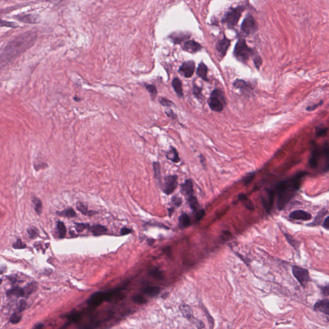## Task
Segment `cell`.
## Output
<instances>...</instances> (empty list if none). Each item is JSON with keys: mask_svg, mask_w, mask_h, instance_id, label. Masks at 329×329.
Wrapping results in <instances>:
<instances>
[{"mask_svg": "<svg viewBox=\"0 0 329 329\" xmlns=\"http://www.w3.org/2000/svg\"><path fill=\"white\" fill-rule=\"evenodd\" d=\"M37 39V34L36 32L28 31L19 35L10 41L0 55V67H5L13 62L31 48L36 42Z\"/></svg>", "mask_w": 329, "mask_h": 329, "instance_id": "1", "label": "cell"}, {"mask_svg": "<svg viewBox=\"0 0 329 329\" xmlns=\"http://www.w3.org/2000/svg\"><path fill=\"white\" fill-rule=\"evenodd\" d=\"M306 175L305 172H301L276 185L274 191L277 195V206L280 210L284 208L294 197Z\"/></svg>", "mask_w": 329, "mask_h": 329, "instance_id": "2", "label": "cell"}, {"mask_svg": "<svg viewBox=\"0 0 329 329\" xmlns=\"http://www.w3.org/2000/svg\"><path fill=\"white\" fill-rule=\"evenodd\" d=\"M328 144L326 142L323 147L314 146L308 163L312 168H318L322 158L328 161Z\"/></svg>", "mask_w": 329, "mask_h": 329, "instance_id": "3", "label": "cell"}, {"mask_svg": "<svg viewBox=\"0 0 329 329\" xmlns=\"http://www.w3.org/2000/svg\"><path fill=\"white\" fill-rule=\"evenodd\" d=\"M234 55L240 61L246 63L250 57H255L256 55L255 54L253 50L247 46L244 39H239L235 44Z\"/></svg>", "mask_w": 329, "mask_h": 329, "instance_id": "4", "label": "cell"}, {"mask_svg": "<svg viewBox=\"0 0 329 329\" xmlns=\"http://www.w3.org/2000/svg\"><path fill=\"white\" fill-rule=\"evenodd\" d=\"M210 109L216 112H220L226 105V99L222 92L220 89H214L211 92L208 99Z\"/></svg>", "mask_w": 329, "mask_h": 329, "instance_id": "5", "label": "cell"}, {"mask_svg": "<svg viewBox=\"0 0 329 329\" xmlns=\"http://www.w3.org/2000/svg\"><path fill=\"white\" fill-rule=\"evenodd\" d=\"M243 10L244 8L242 7L231 8L224 15L222 19V22L230 28L235 27L239 21Z\"/></svg>", "mask_w": 329, "mask_h": 329, "instance_id": "6", "label": "cell"}, {"mask_svg": "<svg viewBox=\"0 0 329 329\" xmlns=\"http://www.w3.org/2000/svg\"><path fill=\"white\" fill-rule=\"evenodd\" d=\"M119 289L110 291L108 292H95L89 298L88 303L92 307H97L104 302L109 300L116 292H118Z\"/></svg>", "mask_w": 329, "mask_h": 329, "instance_id": "7", "label": "cell"}, {"mask_svg": "<svg viewBox=\"0 0 329 329\" xmlns=\"http://www.w3.org/2000/svg\"><path fill=\"white\" fill-rule=\"evenodd\" d=\"M292 274L296 279L303 287H305L310 280L309 273L305 268L298 266H293L292 267Z\"/></svg>", "mask_w": 329, "mask_h": 329, "instance_id": "8", "label": "cell"}, {"mask_svg": "<svg viewBox=\"0 0 329 329\" xmlns=\"http://www.w3.org/2000/svg\"><path fill=\"white\" fill-rule=\"evenodd\" d=\"M178 186V176L176 175L168 176L165 178L163 190L165 194L170 195L175 190Z\"/></svg>", "mask_w": 329, "mask_h": 329, "instance_id": "9", "label": "cell"}, {"mask_svg": "<svg viewBox=\"0 0 329 329\" xmlns=\"http://www.w3.org/2000/svg\"><path fill=\"white\" fill-rule=\"evenodd\" d=\"M241 29L247 35L253 34L257 30V24L255 19L250 15L246 17L242 23Z\"/></svg>", "mask_w": 329, "mask_h": 329, "instance_id": "10", "label": "cell"}, {"mask_svg": "<svg viewBox=\"0 0 329 329\" xmlns=\"http://www.w3.org/2000/svg\"><path fill=\"white\" fill-rule=\"evenodd\" d=\"M195 64L193 60H189L183 63L179 69V72L186 78H190L195 72Z\"/></svg>", "mask_w": 329, "mask_h": 329, "instance_id": "11", "label": "cell"}, {"mask_svg": "<svg viewBox=\"0 0 329 329\" xmlns=\"http://www.w3.org/2000/svg\"><path fill=\"white\" fill-rule=\"evenodd\" d=\"M275 193L274 190L273 189H268L266 191V195L262 197V205L264 206L267 212H269L271 210L272 206L275 199Z\"/></svg>", "mask_w": 329, "mask_h": 329, "instance_id": "12", "label": "cell"}, {"mask_svg": "<svg viewBox=\"0 0 329 329\" xmlns=\"http://www.w3.org/2000/svg\"><path fill=\"white\" fill-rule=\"evenodd\" d=\"M14 19L18 20L19 21H21L24 23L28 24H36L39 22L38 18L35 15L31 14H23V15H15L13 16Z\"/></svg>", "mask_w": 329, "mask_h": 329, "instance_id": "13", "label": "cell"}, {"mask_svg": "<svg viewBox=\"0 0 329 329\" xmlns=\"http://www.w3.org/2000/svg\"><path fill=\"white\" fill-rule=\"evenodd\" d=\"M290 218L295 220L310 221L312 219V215L302 210H298L292 211L289 215Z\"/></svg>", "mask_w": 329, "mask_h": 329, "instance_id": "14", "label": "cell"}, {"mask_svg": "<svg viewBox=\"0 0 329 329\" xmlns=\"http://www.w3.org/2000/svg\"><path fill=\"white\" fill-rule=\"evenodd\" d=\"M230 45V40H229L226 37H224V38L217 44L216 48L217 51L221 54V57H224L226 55L227 50L228 49Z\"/></svg>", "mask_w": 329, "mask_h": 329, "instance_id": "15", "label": "cell"}, {"mask_svg": "<svg viewBox=\"0 0 329 329\" xmlns=\"http://www.w3.org/2000/svg\"><path fill=\"white\" fill-rule=\"evenodd\" d=\"M314 309L320 311L326 315L329 314V301L328 299H324L320 300L316 303L314 305Z\"/></svg>", "mask_w": 329, "mask_h": 329, "instance_id": "16", "label": "cell"}, {"mask_svg": "<svg viewBox=\"0 0 329 329\" xmlns=\"http://www.w3.org/2000/svg\"><path fill=\"white\" fill-rule=\"evenodd\" d=\"M201 49V46L194 40H189L185 43L183 50L190 53H195Z\"/></svg>", "mask_w": 329, "mask_h": 329, "instance_id": "17", "label": "cell"}, {"mask_svg": "<svg viewBox=\"0 0 329 329\" xmlns=\"http://www.w3.org/2000/svg\"><path fill=\"white\" fill-rule=\"evenodd\" d=\"M179 311L181 313L186 319L189 321H193L194 319L193 315V311H192L191 307L185 303H183L179 306Z\"/></svg>", "mask_w": 329, "mask_h": 329, "instance_id": "18", "label": "cell"}, {"mask_svg": "<svg viewBox=\"0 0 329 329\" xmlns=\"http://www.w3.org/2000/svg\"><path fill=\"white\" fill-rule=\"evenodd\" d=\"M181 190L183 193L189 197L191 195H194V189H193V183L191 179H187L185 181L183 184L181 185Z\"/></svg>", "mask_w": 329, "mask_h": 329, "instance_id": "19", "label": "cell"}, {"mask_svg": "<svg viewBox=\"0 0 329 329\" xmlns=\"http://www.w3.org/2000/svg\"><path fill=\"white\" fill-rule=\"evenodd\" d=\"M166 157L168 160L172 161L174 163H178L180 161V158L179 157V154L178 153L177 150L173 147H170V149L167 151V153L166 154Z\"/></svg>", "mask_w": 329, "mask_h": 329, "instance_id": "20", "label": "cell"}, {"mask_svg": "<svg viewBox=\"0 0 329 329\" xmlns=\"http://www.w3.org/2000/svg\"><path fill=\"white\" fill-rule=\"evenodd\" d=\"M172 85L173 88L174 89L175 92L178 95V97H183V87H182V83L181 81L179 78H174V80L172 82Z\"/></svg>", "mask_w": 329, "mask_h": 329, "instance_id": "21", "label": "cell"}, {"mask_svg": "<svg viewBox=\"0 0 329 329\" xmlns=\"http://www.w3.org/2000/svg\"><path fill=\"white\" fill-rule=\"evenodd\" d=\"M207 73H208V68H207L206 66L203 63H201L198 66V68L197 69V74L202 79L208 81V77H207Z\"/></svg>", "mask_w": 329, "mask_h": 329, "instance_id": "22", "label": "cell"}, {"mask_svg": "<svg viewBox=\"0 0 329 329\" xmlns=\"http://www.w3.org/2000/svg\"><path fill=\"white\" fill-rule=\"evenodd\" d=\"M189 37H190L189 35H188L185 33H181V32L174 33L173 34H172L170 36V38L173 40V42H174L175 43H180L182 41H183V40L189 39Z\"/></svg>", "mask_w": 329, "mask_h": 329, "instance_id": "23", "label": "cell"}, {"mask_svg": "<svg viewBox=\"0 0 329 329\" xmlns=\"http://www.w3.org/2000/svg\"><path fill=\"white\" fill-rule=\"evenodd\" d=\"M90 231L93 235L98 236V235H100L105 234V233L107 231V228H106V227L104 226L97 224V225H93L91 227Z\"/></svg>", "mask_w": 329, "mask_h": 329, "instance_id": "24", "label": "cell"}, {"mask_svg": "<svg viewBox=\"0 0 329 329\" xmlns=\"http://www.w3.org/2000/svg\"><path fill=\"white\" fill-rule=\"evenodd\" d=\"M143 291L147 295H149L150 296H156L160 294L161 289L159 287L148 286L145 287Z\"/></svg>", "mask_w": 329, "mask_h": 329, "instance_id": "25", "label": "cell"}, {"mask_svg": "<svg viewBox=\"0 0 329 329\" xmlns=\"http://www.w3.org/2000/svg\"><path fill=\"white\" fill-rule=\"evenodd\" d=\"M190 224V219L186 214H183L179 217V226L181 228H185Z\"/></svg>", "mask_w": 329, "mask_h": 329, "instance_id": "26", "label": "cell"}, {"mask_svg": "<svg viewBox=\"0 0 329 329\" xmlns=\"http://www.w3.org/2000/svg\"><path fill=\"white\" fill-rule=\"evenodd\" d=\"M327 212H328L327 210H326L325 208L323 209L322 210H321L318 214V215L316 216L314 220V221L311 224V225H312V226H317V225L320 224L324 216H325L327 214Z\"/></svg>", "mask_w": 329, "mask_h": 329, "instance_id": "27", "label": "cell"}, {"mask_svg": "<svg viewBox=\"0 0 329 329\" xmlns=\"http://www.w3.org/2000/svg\"><path fill=\"white\" fill-rule=\"evenodd\" d=\"M239 198L240 201H241L243 203H244V205H245V206L247 209L251 211L254 210L253 204V202L250 199H248V198H247L246 195L242 194H240L239 196Z\"/></svg>", "mask_w": 329, "mask_h": 329, "instance_id": "28", "label": "cell"}, {"mask_svg": "<svg viewBox=\"0 0 329 329\" xmlns=\"http://www.w3.org/2000/svg\"><path fill=\"white\" fill-rule=\"evenodd\" d=\"M153 169L154 171L155 178L158 181V183L161 182V165L158 161H154L153 164Z\"/></svg>", "mask_w": 329, "mask_h": 329, "instance_id": "29", "label": "cell"}, {"mask_svg": "<svg viewBox=\"0 0 329 329\" xmlns=\"http://www.w3.org/2000/svg\"><path fill=\"white\" fill-rule=\"evenodd\" d=\"M234 85L235 88L237 89H240L244 91H247L249 89V85H247V84L243 80H240V79L236 80L234 84Z\"/></svg>", "mask_w": 329, "mask_h": 329, "instance_id": "30", "label": "cell"}, {"mask_svg": "<svg viewBox=\"0 0 329 329\" xmlns=\"http://www.w3.org/2000/svg\"><path fill=\"white\" fill-rule=\"evenodd\" d=\"M7 295L16 296H25V293H24V289L16 287L8 291L7 292Z\"/></svg>", "mask_w": 329, "mask_h": 329, "instance_id": "31", "label": "cell"}, {"mask_svg": "<svg viewBox=\"0 0 329 329\" xmlns=\"http://www.w3.org/2000/svg\"><path fill=\"white\" fill-rule=\"evenodd\" d=\"M187 198H188V201L190 208L194 211H197L199 208V202L197 201L196 197L193 195L187 197Z\"/></svg>", "mask_w": 329, "mask_h": 329, "instance_id": "32", "label": "cell"}, {"mask_svg": "<svg viewBox=\"0 0 329 329\" xmlns=\"http://www.w3.org/2000/svg\"><path fill=\"white\" fill-rule=\"evenodd\" d=\"M57 227L59 237L64 238L66 236V228L64 224L62 222H58Z\"/></svg>", "mask_w": 329, "mask_h": 329, "instance_id": "33", "label": "cell"}, {"mask_svg": "<svg viewBox=\"0 0 329 329\" xmlns=\"http://www.w3.org/2000/svg\"><path fill=\"white\" fill-rule=\"evenodd\" d=\"M0 27H7L11 28H16L19 27V25L14 22H10L0 19Z\"/></svg>", "mask_w": 329, "mask_h": 329, "instance_id": "34", "label": "cell"}, {"mask_svg": "<svg viewBox=\"0 0 329 329\" xmlns=\"http://www.w3.org/2000/svg\"><path fill=\"white\" fill-rule=\"evenodd\" d=\"M145 88L148 91V92L150 93L152 98H153V100H154L157 94H158V91H157V89L155 85H152V84H147L146 85Z\"/></svg>", "mask_w": 329, "mask_h": 329, "instance_id": "35", "label": "cell"}, {"mask_svg": "<svg viewBox=\"0 0 329 329\" xmlns=\"http://www.w3.org/2000/svg\"><path fill=\"white\" fill-rule=\"evenodd\" d=\"M32 201H33V202H34V206H35V211H36V213L37 214H39V215L40 214V213H41V211H42V208H43L41 201H40L39 199L37 198V197H34Z\"/></svg>", "mask_w": 329, "mask_h": 329, "instance_id": "36", "label": "cell"}, {"mask_svg": "<svg viewBox=\"0 0 329 329\" xmlns=\"http://www.w3.org/2000/svg\"><path fill=\"white\" fill-rule=\"evenodd\" d=\"M77 208L81 213L84 215H91V212L88 210V207L81 202H78L77 205Z\"/></svg>", "mask_w": 329, "mask_h": 329, "instance_id": "37", "label": "cell"}, {"mask_svg": "<svg viewBox=\"0 0 329 329\" xmlns=\"http://www.w3.org/2000/svg\"><path fill=\"white\" fill-rule=\"evenodd\" d=\"M284 235L286 238V239L287 240L288 242L289 243V244L292 246L294 247L295 249H296V247L298 246V242L293 238L291 235H290L289 234H284Z\"/></svg>", "mask_w": 329, "mask_h": 329, "instance_id": "38", "label": "cell"}, {"mask_svg": "<svg viewBox=\"0 0 329 329\" xmlns=\"http://www.w3.org/2000/svg\"><path fill=\"white\" fill-rule=\"evenodd\" d=\"M149 274L150 276L155 278H157V279H161L162 276H163V275H162V272L160 271L158 269H151L149 271Z\"/></svg>", "mask_w": 329, "mask_h": 329, "instance_id": "39", "label": "cell"}, {"mask_svg": "<svg viewBox=\"0 0 329 329\" xmlns=\"http://www.w3.org/2000/svg\"><path fill=\"white\" fill-rule=\"evenodd\" d=\"M158 100L161 105L166 106V107H170V106H173V105H174V103L172 102V101H170V100L167 98H165L164 97L159 98Z\"/></svg>", "mask_w": 329, "mask_h": 329, "instance_id": "40", "label": "cell"}, {"mask_svg": "<svg viewBox=\"0 0 329 329\" xmlns=\"http://www.w3.org/2000/svg\"><path fill=\"white\" fill-rule=\"evenodd\" d=\"M254 178H255V173H249L244 177V179H243V182H244L245 185H247L251 183V182L253 181V179H254Z\"/></svg>", "mask_w": 329, "mask_h": 329, "instance_id": "41", "label": "cell"}, {"mask_svg": "<svg viewBox=\"0 0 329 329\" xmlns=\"http://www.w3.org/2000/svg\"><path fill=\"white\" fill-rule=\"evenodd\" d=\"M68 320L70 321L77 322L80 320V315L79 313H77L75 312H73L72 313H71L68 316Z\"/></svg>", "mask_w": 329, "mask_h": 329, "instance_id": "42", "label": "cell"}, {"mask_svg": "<svg viewBox=\"0 0 329 329\" xmlns=\"http://www.w3.org/2000/svg\"><path fill=\"white\" fill-rule=\"evenodd\" d=\"M60 214L63 215L65 217H75L76 215L75 211L72 208H68V209L65 210L63 212H61Z\"/></svg>", "mask_w": 329, "mask_h": 329, "instance_id": "43", "label": "cell"}, {"mask_svg": "<svg viewBox=\"0 0 329 329\" xmlns=\"http://www.w3.org/2000/svg\"><path fill=\"white\" fill-rule=\"evenodd\" d=\"M35 288H36V285H35V283H30V284H28L26 287H25V289H24L25 295L31 294L33 291H35Z\"/></svg>", "mask_w": 329, "mask_h": 329, "instance_id": "44", "label": "cell"}, {"mask_svg": "<svg viewBox=\"0 0 329 329\" xmlns=\"http://www.w3.org/2000/svg\"><path fill=\"white\" fill-rule=\"evenodd\" d=\"M133 300L134 302H135L137 304H144L146 302V300L145 298L141 295H135L133 298Z\"/></svg>", "mask_w": 329, "mask_h": 329, "instance_id": "45", "label": "cell"}, {"mask_svg": "<svg viewBox=\"0 0 329 329\" xmlns=\"http://www.w3.org/2000/svg\"><path fill=\"white\" fill-rule=\"evenodd\" d=\"M327 133V129L325 128V127H316V135L317 136H319V137H320V136H325Z\"/></svg>", "mask_w": 329, "mask_h": 329, "instance_id": "46", "label": "cell"}, {"mask_svg": "<svg viewBox=\"0 0 329 329\" xmlns=\"http://www.w3.org/2000/svg\"><path fill=\"white\" fill-rule=\"evenodd\" d=\"M193 93L194 94V95L195 96V97L197 98H201L202 97V91H201V88L197 86V85H196L195 84L194 85V88H193Z\"/></svg>", "mask_w": 329, "mask_h": 329, "instance_id": "47", "label": "cell"}, {"mask_svg": "<svg viewBox=\"0 0 329 329\" xmlns=\"http://www.w3.org/2000/svg\"><path fill=\"white\" fill-rule=\"evenodd\" d=\"M21 319V316L19 315L18 313H14L10 319V321L12 323H18L20 321Z\"/></svg>", "mask_w": 329, "mask_h": 329, "instance_id": "48", "label": "cell"}, {"mask_svg": "<svg viewBox=\"0 0 329 329\" xmlns=\"http://www.w3.org/2000/svg\"><path fill=\"white\" fill-rule=\"evenodd\" d=\"M88 226H89V224H85V223H76L75 224V228L79 232H80L83 231L84 230L86 229L87 227H88Z\"/></svg>", "mask_w": 329, "mask_h": 329, "instance_id": "49", "label": "cell"}, {"mask_svg": "<svg viewBox=\"0 0 329 329\" xmlns=\"http://www.w3.org/2000/svg\"><path fill=\"white\" fill-rule=\"evenodd\" d=\"M205 215V211L204 210H200L196 212L195 214V220L197 221H201L202 218H203Z\"/></svg>", "mask_w": 329, "mask_h": 329, "instance_id": "50", "label": "cell"}, {"mask_svg": "<svg viewBox=\"0 0 329 329\" xmlns=\"http://www.w3.org/2000/svg\"><path fill=\"white\" fill-rule=\"evenodd\" d=\"M13 247L16 249H23L24 247H26V245L23 244V242L21 240H18L17 242L13 244Z\"/></svg>", "mask_w": 329, "mask_h": 329, "instance_id": "51", "label": "cell"}, {"mask_svg": "<svg viewBox=\"0 0 329 329\" xmlns=\"http://www.w3.org/2000/svg\"><path fill=\"white\" fill-rule=\"evenodd\" d=\"M28 234H29L30 237L33 238V237H36V235L38 234V231L36 228H35V227H30V229L28 230Z\"/></svg>", "mask_w": 329, "mask_h": 329, "instance_id": "52", "label": "cell"}, {"mask_svg": "<svg viewBox=\"0 0 329 329\" xmlns=\"http://www.w3.org/2000/svg\"><path fill=\"white\" fill-rule=\"evenodd\" d=\"M181 202H182L181 199L179 197L174 196L173 198H172V202H173V203L176 206H179V205H181Z\"/></svg>", "mask_w": 329, "mask_h": 329, "instance_id": "53", "label": "cell"}, {"mask_svg": "<svg viewBox=\"0 0 329 329\" xmlns=\"http://www.w3.org/2000/svg\"><path fill=\"white\" fill-rule=\"evenodd\" d=\"M323 102L321 100L320 102H319V103H318V104H314V105H312L308 106V107L306 109H307V111H314V109H316L317 108H318L319 106H320V105L323 104Z\"/></svg>", "mask_w": 329, "mask_h": 329, "instance_id": "54", "label": "cell"}, {"mask_svg": "<svg viewBox=\"0 0 329 329\" xmlns=\"http://www.w3.org/2000/svg\"><path fill=\"white\" fill-rule=\"evenodd\" d=\"M193 321H194L195 325H196V327H197V328H204V327H205V324H204V323L202 322V321H200V320H196V319H195V318L194 319Z\"/></svg>", "mask_w": 329, "mask_h": 329, "instance_id": "55", "label": "cell"}, {"mask_svg": "<svg viewBox=\"0 0 329 329\" xmlns=\"http://www.w3.org/2000/svg\"><path fill=\"white\" fill-rule=\"evenodd\" d=\"M165 113L166 114V115H167V116H169V117H170V118H172V119H176V118H177L176 115L172 110H168V111H166V112H165Z\"/></svg>", "mask_w": 329, "mask_h": 329, "instance_id": "56", "label": "cell"}, {"mask_svg": "<svg viewBox=\"0 0 329 329\" xmlns=\"http://www.w3.org/2000/svg\"><path fill=\"white\" fill-rule=\"evenodd\" d=\"M26 302H25L24 300H21V302H20L19 303V307H18V311L19 312H21L23 311L25 307H26Z\"/></svg>", "mask_w": 329, "mask_h": 329, "instance_id": "57", "label": "cell"}, {"mask_svg": "<svg viewBox=\"0 0 329 329\" xmlns=\"http://www.w3.org/2000/svg\"><path fill=\"white\" fill-rule=\"evenodd\" d=\"M131 232H132V230H131L129 228H127V227H123V228L121 230V234L122 235H128V234H131Z\"/></svg>", "mask_w": 329, "mask_h": 329, "instance_id": "58", "label": "cell"}, {"mask_svg": "<svg viewBox=\"0 0 329 329\" xmlns=\"http://www.w3.org/2000/svg\"><path fill=\"white\" fill-rule=\"evenodd\" d=\"M321 291H322V293L325 296H328V295L329 291H328V285L322 287H321Z\"/></svg>", "mask_w": 329, "mask_h": 329, "instance_id": "59", "label": "cell"}, {"mask_svg": "<svg viewBox=\"0 0 329 329\" xmlns=\"http://www.w3.org/2000/svg\"><path fill=\"white\" fill-rule=\"evenodd\" d=\"M328 219H329V217H327L326 219L324 220V222H323V227H325V228L326 230H328V226H329V224H328Z\"/></svg>", "mask_w": 329, "mask_h": 329, "instance_id": "60", "label": "cell"}, {"mask_svg": "<svg viewBox=\"0 0 329 329\" xmlns=\"http://www.w3.org/2000/svg\"><path fill=\"white\" fill-rule=\"evenodd\" d=\"M148 241H149V244L150 245L153 244H154V240L151 239H149V240H148Z\"/></svg>", "mask_w": 329, "mask_h": 329, "instance_id": "61", "label": "cell"}, {"mask_svg": "<svg viewBox=\"0 0 329 329\" xmlns=\"http://www.w3.org/2000/svg\"><path fill=\"white\" fill-rule=\"evenodd\" d=\"M169 215H171L172 213H173V210H174V209H173V208H170V209H169Z\"/></svg>", "mask_w": 329, "mask_h": 329, "instance_id": "62", "label": "cell"}, {"mask_svg": "<svg viewBox=\"0 0 329 329\" xmlns=\"http://www.w3.org/2000/svg\"><path fill=\"white\" fill-rule=\"evenodd\" d=\"M46 1L50 2H55V1H56V0H46Z\"/></svg>", "mask_w": 329, "mask_h": 329, "instance_id": "63", "label": "cell"}]
</instances>
